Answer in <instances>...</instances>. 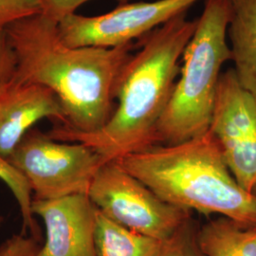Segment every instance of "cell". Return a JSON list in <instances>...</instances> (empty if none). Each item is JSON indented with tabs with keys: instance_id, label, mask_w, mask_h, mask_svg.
I'll return each instance as SVG.
<instances>
[{
	"instance_id": "6da1fadb",
	"label": "cell",
	"mask_w": 256,
	"mask_h": 256,
	"mask_svg": "<svg viewBox=\"0 0 256 256\" xmlns=\"http://www.w3.org/2000/svg\"><path fill=\"white\" fill-rule=\"evenodd\" d=\"M6 32L18 57L14 82L38 84L54 92L64 111L63 126L92 133L110 120L134 42L115 48L68 46L57 24L41 14Z\"/></svg>"
},
{
	"instance_id": "7a4b0ae2",
	"label": "cell",
	"mask_w": 256,
	"mask_h": 256,
	"mask_svg": "<svg viewBox=\"0 0 256 256\" xmlns=\"http://www.w3.org/2000/svg\"><path fill=\"white\" fill-rule=\"evenodd\" d=\"M196 20L183 12L140 39L120 77L115 110L99 130L82 133L59 124L50 137L92 148L104 162L156 144V130L180 72V60L194 36Z\"/></svg>"
},
{
	"instance_id": "3957f363",
	"label": "cell",
	"mask_w": 256,
	"mask_h": 256,
	"mask_svg": "<svg viewBox=\"0 0 256 256\" xmlns=\"http://www.w3.org/2000/svg\"><path fill=\"white\" fill-rule=\"evenodd\" d=\"M164 202L178 208L220 214L256 226V196L230 171L210 130L174 144L153 146L116 160Z\"/></svg>"
},
{
	"instance_id": "277c9868",
	"label": "cell",
	"mask_w": 256,
	"mask_h": 256,
	"mask_svg": "<svg viewBox=\"0 0 256 256\" xmlns=\"http://www.w3.org/2000/svg\"><path fill=\"white\" fill-rule=\"evenodd\" d=\"M230 0H205L182 55L180 77L156 130V144H174L210 129L221 68L232 60L227 44Z\"/></svg>"
},
{
	"instance_id": "5b68a950",
	"label": "cell",
	"mask_w": 256,
	"mask_h": 256,
	"mask_svg": "<svg viewBox=\"0 0 256 256\" xmlns=\"http://www.w3.org/2000/svg\"><path fill=\"white\" fill-rule=\"evenodd\" d=\"M8 160L27 180L34 200H41L88 194L104 164L82 144L57 140L37 130L28 133Z\"/></svg>"
},
{
	"instance_id": "8992f818",
	"label": "cell",
	"mask_w": 256,
	"mask_h": 256,
	"mask_svg": "<svg viewBox=\"0 0 256 256\" xmlns=\"http://www.w3.org/2000/svg\"><path fill=\"white\" fill-rule=\"evenodd\" d=\"M88 196L108 218L162 242L191 218L190 212L164 202L116 160L102 165Z\"/></svg>"
},
{
	"instance_id": "52a82bcc",
	"label": "cell",
	"mask_w": 256,
	"mask_h": 256,
	"mask_svg": "<svg viewBox=\"0 0 256 256\" xmlns=\"http://www.w3.org/2000/svg\"><path fill=\"white\" fill-rule=\"evenodd\" d=\"M200 0H156L119 5L97 16L77 14L57 24L66 45L115 48L134 42L187 10Z\"/></svg>"
},
{
	"instance_id": "ba28073f",
	"label": "cell",
	"mask_w": 256,
	"mask_h": 256,
	"mask_svg": "<svg viewBox=\"0 0 256 256\" xmlns=\"http://www.w3.org/2000/svg\"><path fill=\"white\" fill-rule=\"evenodd\" d=\"M209 130L236 180L252 192L256 187V99L241 86L234 68L220 76Z\"/></svg>"
},
{
	"instance_id": "9c48e42d",
	"label": "cell",
	"mask_w": 256,
	"mask_h": 256,
	"mask_svg": "<svg viewBox=\"0 0 256 256\" xmlns=\"http://www.w3.org/2000/svg\"><path fill=\"white\" fill-rule=\"evenodd\" d=\"M32 212L46 232L39 256H96L97 208L88 194L34 200Z\"/></svg>"
},
{
	"instance_id": "30bf717a",
	"label": "cell",
	"mask_w": 256,
	"mask_h": 256,
	"mask_svg": "<svg viewBox=\"0 0 256 256\" xmlns=\"http://www.w3.org/2000/svg\"><path fill=\"white\" fill-rule=\"evenodd\" d=\"M42 119H54L61 124L66 122L54 93L38 84L12 82L0 106V154L8 158Z\"/></svg>"
},
{
	"instance_id": "8fae6325",
	"label": "cell",
	"mask_w": 256,
	"mask_h": 256,
	"mask_svg": "<svg viewBox=\"0 0 256 256\" xmlns=\"http://www.w3.org/2000/svg\"><path fill=\"white\" fill-rule=\"evenodd\" d=\"M228 34L232 60L241 86L256 99V0H230Z\"/></svg>"
},
{
	"instance_id": "7c38bea8",
	"label": "cell",
	"mask_w": 256,
	"mask_h": 256,
	"mask_svg": "<svg viewBox=\"0 0 256 256\" xmlns=\"http://www.w3.org/2000/svg\"><path fill=\"white\" fill-rule=\"evenodd\" d=\"M198 239L205 256H256V226L244 227L225 216L200 227Z\"/></svg>"
},
{
	"instance_id": "4fadbf2b",
	"label": "cell",
	"mask_w": 256,
	"mask_h": 256,
	"mask_svg": "<svg viewBox=\"0 0 256 256\" xmlns=\"http://www.w3.org/2000/svg\"><path fill=\"white\" fill-rule=\"evenodd\" d=\"M162 241L126 229L97 209L96 256H158Z\"/></svg>"
},
{
	"instance_id": "5bb4252c",
	"label": "cell",
	"mask_w": 256,
	"mask_h": 256,
	"mask_svg": "<svg viewBox=\"0 0 256 256\" xmlns=\"http://www.w3.org/2000/svg\"><path fill=\"white\" fill-rule=\"evenodd\" d=\"M0 180H2L9 187L14 198L16 200L24 230H28L32 236L36 238L37 240H40V230L38 229L32 212V192L25 178L10 162L7 158L1 154Z\"/></svg>"
},
{
	"instance_id": "9a60e30c",
	"label": "cell",
	"mask_w": 256,
	"mask_h": 256,
	"mask_svg": "<svg viewBox=\"0 0 256 256\" xmlns=\"http://www.w3.org/2000/svg\"><path fill=\"white\" fill-rule=\"evenodd\" d=\"M198 226L192 216L162 242L158 256H205L198 244Z\"/></svg>"
},
{
	"instance_id": "2e32d148",
	"label": "cell",
	"mask_w": 256,
	"mask_h": 256,
	"mask_svg": "<svg viewBox=\"0 0 256 256\" xmlns=\"http://www.w3.org/2000/svg\"><path fill=\"white\" fill-rule=\"evenodd\" d=\"M41 12L40 0H0V30Z\"/></svg>"
},
{
	"instance_id": "e0dca14e",
	"label": "cell",
	"mask_w": 256,
	"mask_h": 256,
	"mask_svg": "<svg viewBox=\"0 0 256 256\" xmlns=\"http://www.w3.org/2000/svg\"><path fill=\"white\" fill-rule=\"evenodd\" d=\"M18 57L6 30H0V90L14 82L18 74Z\"/></svg>"
},
{
	"instance_id": "ac0fdd59",
	"label": "cell",
	"mask_w": 256,
	"mask_h": 256,
	"mask_svg": "<svg viewBox=\"0 0 256 256\" xmlns=\"http://www.w3.org/2000/svg\"><path fill=\"white\" fill-rule=\"evenodd\" d=\"M40 248L36 238L16 234L0 244V256H39Z\"/></svg>"
},
{
	"instance_id": "d6986e66",
	"label": "cell",
	"mask_w": 256,
	"mask_h": 256,
	"mask_svg": "<svg viewBox=\"0 0 256 256\" xmlns=\"http://www.w3.org/2000/svg\"><path fill=\"white\" fill-rule=\"evenodd\" d=\"M42 12L46 18L58 24L61 20L75 14L84 3L90 0H40ZM119 5L129 3L130 0H117Z\"/></svg>"
},
{
	"instance_id": "ffe728a7",
	"label": "cell",
	"mask_w": 256,
	"mask_h": 256,
	"mask_svg": "<svg viewBox=\"0 0 256 256\" xmlns=\"http://www.w3.org/2000/svg\"><path fill=\"white\" fill-rule=\"evenodd\" d=\"M12 84H10L9 86H7V88H1V90H0V106H1V104L4 101V99H5V97H6L8 92H9L10 88Z\"/></svg>"
},
{
	"instance_id": "44dd1931",
	"label": "cell",
	"mask_w": 256,
	"mask_h": 256,
	"mask_svg": "<svg viewBox=\"0 0 256 256\" xmlns=\"http://www.w3.org/2000/svg\"><path fill=\"white\" fill-rule=\"evenodd\" d=\"M3 222H4V218L0 214V227L2 226V224H3Z\"/></svg>"
},
{
	"instance_id": "7402d4cb",
	"label": "cell",
	"mask_w": 256,
	"mask_h": 256,
	"mask_svg": "<svg viewBox=\"0 0 256 256\" xmlns=\"http://www.w3.org/2000/svg\"><path fill=\"white\" fill-rule=\"evenodd\" d=\"M252 192H254V194H256V188H254V191H252Z\"/></svg>"
}]
</instances>
